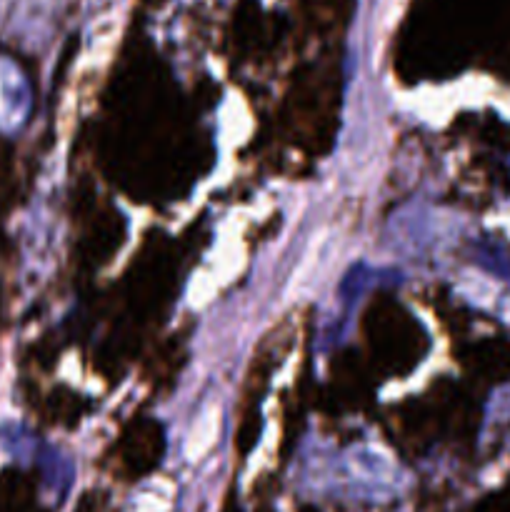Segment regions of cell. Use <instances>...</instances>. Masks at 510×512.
Masks as SVG:
<instances>
[]
</instances>
